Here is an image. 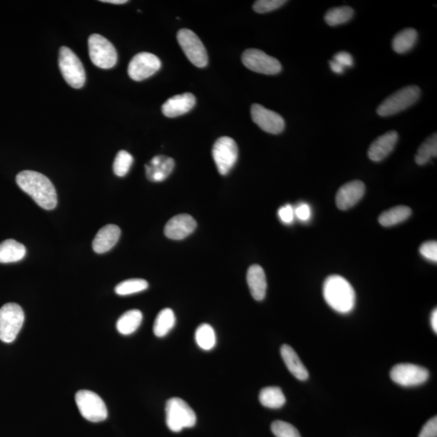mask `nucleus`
<instances>
[{
	"instance_id": "obj_1",
	"label": "nucleus",
	"mask_w": 437,
	"mask_h": 437,
	"mask_svg": "<svg viewBox=\"0 0 437 437\" xmlns=\"http://www.w3.org/2000/svg\"><path fill=\"white\" fill-rule=\"evenodd\" d=\"M16 181L19 187L28 194L38 206L49 211L56 207L58 197L55 188L45 175L26 170L18 173Z\"/></svg>"
},
{
	"instance_id": "obj_2",
	"label": "nucleus",
	"mask_w": 437,
	"mask_h": 437,
	"mask_svg": "<svg viewBox=\"0 0 437 437\" xmlns=\"http://www.w3.org/2000/svg\"><path fill=\"white\" fill-rule=\"evenodd\" d=\"M327 303L339 314L351 313L356 306V293L349 282L340 275H330L323 284Z\"/></svg>"
},
{
	"instance_id": "obj_3",
	"label": "nucleus",
	"mask_w": 437,
	"mask_h": 437,
	"mask_svg": "<svg viewBox=\"0 0 437 437\" xmlns=\"http://www.w3.org/2000/svg\"><path fill=\"white\" fill-rule=\"evenodd\" d=\"M166 412V425L174 432L181 431L183 429L192 427L196 424V412L182 398H170L165 407Z\"/></svg>"
},
{
	"instance_id": "obj_4",
	"label": "nucleus",
	"mask_w": 437,
	"mask_h": 437,
	"mask_svg": "<svg viewBox=\"0 0 437 437\" xmlns=\"http://www.w3.org/2000/svg\"><path fill=\"white\" fill-rule=\"evenodd\" d=\"M421 90L415 85L407 86L397 91L378 106L377 113L381 117H388L400 113L420 99Z\"/></svg>"
},
{
	"instance_id": "obj_5",
	"label": "nucleus",
	"mask_w": 437,
	"mask_h": 437,
	"mask_svg": "<svg viewBox=\"0 0 437 437\" xmlns=\"http://www.w3.org/2000/svg\"><path fill=\"white\" fill-rule=\"evenodd\" d=\"M58 65L65 81L74 89H80L85 85L86 74L80 58L70 48H60Z\"/></svg>"
},
{
	"instance_id": "obj_6",
	"label": "nucleus",
	"mask_w": 437,
	"mask_h": 437,
	"mask_svg": "<svg viewBox=\"0 0 437 437\" xmlns=\"http://www.w3.org/2000/svg\"><path fill=\"white\" fill-rule=\"evenodd\" d=\"M24 314L21 306L8 303L0 309V340L12 343L23 327Z\"/></svg>"
},
{
	"instance_id": "obj_7",
	"label": "nucleus",
	"mask_w": 437,
	"mask_h": 437,
	"mask_svg": "<svg viewBox=\"0 0 437 437\" xmlns=\"http://www.w3.org/2000/svg\"><path fill=\"white\" fill-rule=\"evenodd\" d=\"M89 52L92 62L102 69H110L118 61L113 44L100 34H92L89 37Z\"/></svg>"
},
{
	"instance_id": "obj_8",
	"label": "nucleus",
	"mask_w": 437,
	"mask_h": 437,
	"mask_svg": "<svg viewBox=\"0 0 437 437\" xmlns=\"http://www.w3.org/2000/svg\"><path fill=\"white\" fill-rule=\"evenodd\" d=\"M76 402L81 415L87 420L98 422L104 421L108 417V411L104 401L94 392L78 391Z\"/></svg>"
},
{
	"instance_id": "obj_9",
	"label": "nucleus",
	"mask_w": 437,
	"mask_h": 437,
	"mask_svg": "<svg viewBox=\"0 0 437 437\" xmlns=\"http://www.w3.org/2000/svg\"><path fill=\"white\" fill-rule=\"evenodd\" d=\"M178 41L185 55L194 66L205 67L208 63V56L205 46L193 31L182 28L178 33Z\"/></svg>"
},
{
	"instance_id": "obj_10",
	"label": "nucleus",
	"mask_w": 437,
	"mask_h": 437,
	"mask_svg": "<svg viewBox=\"0 0 437 437\" xmlns=\"http://www.w3.org/2000/svg\"><path fill=\"white\" fill-rule=\"evenodd\" d=\"M212 157L218 173L226 175L234 166L238 157V148L230 137H221L216 141L212 148Z\"/></svg>"
},
{
	"instance_id": "obj_11",
	"label": "nucleus",
	"mask_w": 437,
	"mask_h": 437,
	"mask_svg": "<svg viewBox=\"0 0 437 437\" xmlns=\"http://www.w3.org/2000/svg\"><path fill=\"white\" fill-rule=\"evenodd\" d=\"M241 60L248 69L264 75H276L282 71L278 60L257 49H248L243 53Z\"/></svg>"
},
{
	"instance_id": "obj_12",
	"label": "nucleus",
	"mask_w": 437,
	"mask_h": 437,
	"mask_svg": "<svg viewBox=\"0 0 437 437\" xmlns=\"http://www.w3.org/2000/svg\"><path fill=\"white\" fill-rule=\"evenodd\" d=\"M162 67L160 58L148 52L135 55L128 66V75L135 81H142L153 76Z\"/></svg>"
},
{
	"instance_id": "obj_13",
	"label": "nucleus",
	"mask_w": 437,
	"mask_h": 437,
	"mask_svg": "<svg viewBox=\"0 0 437 437\" xmlns=\"http://www.w3.org/2000/svg\"><path fill=\"white\" fill-rule=\"evenodd\" d=\"M429 377V372L425 368L412 363L397 364L391 371L393 382L405 387L422 385Z\"/></svg>"
},
{
	"instance_id": "obj_14",
	"label": "nucleus",
	"mask_w": 437,
	"mask_h": 437,
	"mask_svg": "<svg viewBox=\"0 0 437 437\" xmlns=\"http://www.w3.org/2000/svg\"><path fill=\"white\" fill-rule=\"evenodd\" d=\"M251 117L252 121L267 133L278 135L285 128L283 117L259 104L252 105Z\"/></svg>"
},
{
	"instance_id": "obj_15",
	"label": "nucleus",
	"mask_w": 437,
	"mask_h": 437,
	"mask_svg": "<svg viewBox=\"0 0 437 437\" xmlns=\"http://www.w3.org/2000/svg\"><path fill=\"white\" fill-rule=\"evenodd\" d=\"M197 227L194 218L187 214H181L169 220L164 227V234L169 239L182 240L191 235Z\"/></svg>"
},
{
	"instance_id": "obj_16",
	"label": "nucleus",
	"mask_w": 437,
	"mask_h": 437,
	"mask_svg": "<svg viewBox=\"0 0 437 437\" xmlns=\"http://www.w3.org/2000/svg\"><path fill=\"white\" fill-rule=\"evenodd\" d=\"M366 192L361 181H352L340 187L336 194V205L340 210L346 211L359 203Z\"/></svg>"
},
{
	"instance_id": "obj_17",
	"label": "nucleus",
	"mask_w": 437,
	"mask_h": 437,
	"mask_svg": "<svg viewBox=\"0 0 437 437\" xmlns=\"http://www.w3.org/2000/svg\"><path fill=\"white\" fill-rule=\"evenodd\" d=\"M398 140L395 130L388 131L373 141L368 151V157L374 162H381L395 149Z\"/></svg>"
},
{
	"instance_id": "obj_18",
	"label": "nucleus",
	"mask_w": 437,
	"mask_h": 437,
	"mask_svg": "<svg viewBox=\"0 0 437 437\" xmlns=\"http://www.w3.org/2000/svg\"><path fill=\"white\" fill-rule=\"evenodd\" d=\"M196 99L192 94H179L171 97L162 105V112L168 118H176L191 111L196 105Z\"/></svg>"
},
{
	"instance_id": "obj_19",
	"label": "nucleus",
	"mask_w": 437,
	"mask_h": 437,
	"mask_svg": "<svg viewBox=\"0 0 437 437\" xmlns=\"http://www.w3.org/2000/svg\"><path fill=\"white\" fill-rule=\"evenodd\" d=\"M174 160L165 155H157L145 164L146 175L151 182H160L164 181L174 169Z\"/></svg>"
},
{
	"instance_id": "obj_20",
	"label": "nucleus",
	"mask_w": 437,
	"mask_h": 437,
	"mask_svg": "<svg viewBox=\"0 0 437 437\" xmlns=\"http://www.w3.org/2000/svg\"><path fill=\"white\" fill-rule=\"evenodd\" d=\"M121 236V230L115 225H107L101 228L92 241V249L96 254H105L114 248Z\"/></svg>"
},
{
	"instance_id": "obj_21",
	"label": "nucleus",
	"mask_w": 437,
	"mask_h": 437,
	"mask_svg": "<svg viewBox=\"0 0 437 437\" xmlns=\"http://www.w3.org/2000/svg\"><path fill=\"white\" fill-rule=\"evenodd\" d=\"M247 283L255 300L261 301L266 293V278L264 270L259 265H252L247 272Z\"/></svg>"
},
{
	"instance_id": "obj_22",
	"label": "nucleus",
	"mask_w": 437,
	"mask_h": 437,
	"mask_svg": "<svg viewBox=\"0 0 437 437\" xmlns=\"http://www.w3.org/2000/svg\"><path fill=\"white\" fill-rule=\"evenodd\" d=\"M281 357L286 368L293 375L300 381H306L309 378V372L305 367L298 354L289 345H283L280 349Z\"/></svg>"
},
{
	"instance_id": "obj_23",
	"label": "nucleus",
	"mask_w": 437,
	"mask_h": 437,
	"mask_svg": "<svg viewBox=\"0 0 437 437\" xmlns=\"http://www.w3.org/2000/svg\"><path fill=\"white\" fill-rule=\"evenodd\" d=\"M26 247L22 243L9 239L0 243V264H11L24 259Z\"/></svg>"
},
{
	"instance_id": "obj_24",
	"label": "nucleus",
	"mask_w": 437,
	"mask_h": 437,
	"mask_svg": "<svg viewBox=\"0 0 437 437\" xmlns=\"http://www.w3.org/2000/svg\"><path fill=\"white\" fill-rule=\"evenodd\" d=\"M418 39V33L415 28H407L397 33L393 38V50L397 53H406L415 46Z\"/></svg>"
},
{
	"instance_id": "obj_25",
	"label": "nucleus",
	"mask_w": 437,
	"mask_h": 437,
	"mask_svg": "<svg viewBox=\"0 0 437 437\" xmlns=\"http://www.w3.org/2000/svg\"><path fill=\"white\" fill-rule=\"evenodd\" d=\"M143 314L138 309H131L121 316L117 322V329L123 335L133 334L142 323Z\"/></svg>"
},
{
	"instance_id": "obj_26",
	"label": "nucleus",
	"mask_w": 437,
	"mask_h": 437,
	"mask_svg": "<svg viewBox=\"0 0 437 437\" xmlns=\"http://www.w3.org/2000/svg\"><path fill=\"white\" fill-rule=\"evenodd\" d=\"M411 214L412 210L409 207L397 206L384 212L378 221L384 227L395 226L406 221Z\"/></svg>"
},
{
	"instance_id": "obj_27",
	"label": "nucleus",
	"mask_w": 437,
	"mask_h": 437,
	"mask_svg": "<svg viewBox=\"0 0 437 437\" xmlns=\"http://www.w3.org/2000/svg\"><path fill=\"white\" fill-rule=\"evenodd\" d=\"M259 401L264 406L278 409L285 404L286 398L280 387L269 386L260 391Z\"/></svg>"
},
{
	"instance_id": "obj_28",
	"label": "nucleus",
	"mask_w": 437,
	"mask_h": 437,
	"mask_svg": "<svg viewBox=\"0 0 437 437\" xmlns=\"http://www.w3.org/2000/svg\"><path fill=\"white\" fill-rule=\"evenodd\" d=\"M176 323V318L171 309H164L158 314L155 320L153 332L155 336L162 338L167 335Z\"/></svg>"
},
{
	"instance_id": "obj_29",
	"label": "nucleus",
	"mask_w": 437,
	"mask_h": 437,
	"mask_svg": "<svg viewBox=\"0 0 437 437\" xmlns=\"http://www.w3.org/2000/svg\"><path fill=\"white\" fill-rule=\"evenodd\" d=\"M437 155V135L435 133L427 138L418 148L415 157V162L419 165H425L431 158Z\"/></svg>"
},
{
	"instance_id": "obj_30",
	"label": "nucleus",
	"mask_w": 437,
	"mask_h": 437,
	"mask_svg": "<svg viewBox=\"0 0 437 437\" xmlns=\"http://www.w3.org/2000/svg\"><path fill=\"white\" fill-rule=\"evenodd\" d=\"M354 10L348 6L329 9L325 15V21L329 26H337L347 23L354 17Z\"/></svg>"
},
{
	"instance_id": "obj_31",
	"label": "nucleus",
	"mask_w": 437,
	"mask_h": 437,
	"mask_svg": "<svg viewBox=\"0 0 437 437\" xmlns=\"http://www.w3.org/2000/svg\"><path fill=\"white\" fill-rule=\"evenodd\" d=\"M196 340L199 348L210 351L216 346V333L210 325L202 324L196 329Z\"/></svg>"
},
{
	"instance_id": "obj_32",
	"label": "nucleus",
	"mask_w": 437,
	"mask_h": 437,
	"mask_svg": "<svg viewBox=\"0 0 437 437\" xmlns=\"http://www.w3.org/2000/svg\"><path fill=\"white\" fill-rule=\"evenodd\" d=\"M148 288L147 281L142 279H131L121 282L116 286L115 293L119 295L138 293Z\"/></svg>"
},
{
	"instance_id": "obj_33",
	"label": "nucleus",
	"mask_w": 437,
	"mask_h": 437,
	"mask_svg": "<svg viewBox=\"0 0 437 437\" xmlns=\"http://www.w3.org/2000/svg\"><path fill=\"white\" fill-rule=\"evenodd\" d=\"M134 162V158L126 151L121 150L117 154L113 164V170L116 176L124 177L128 173Z\"/></svg>"
},
{
	"instance_id": "obj_34",
	"label": "nucleus",
	"mask_w": 437,
	"mask_h": 437,
	"mask_svg": "<svg viewBox=\"0 0 437 437\" xmlns=\"http://www.w3.org/2000/svg\"><path fill=\"white\" fill-rule=\"evenodd\" d=\"M271 431L276 437H301L293 425L281 420L272 422Z\"/></svg>"
},
{
	"instance_id": "obj_35",
	"label": "nucleus",
	"mask_w": 437,
	"mask_h": 437,
	"mask_svg": "<svg viewBox=\"0 0 437 437\" xmlns=\"http://www.w3.org/2000/svg\"><path fill=\"white\" fill-rule=\"evenodd\" d=\"M286 3L285 0H257L252 8L257 13H267L280 8Z\"/></svg>"
},
{
	"instance_id": "obj_36",
	"label": "nucleus",
	"mask_w": 437,
	"mask_h": 437,
	"mask_svg": "<svg viewBox=\"0 0 437 437\" xmlns=\"http://www.w3.org/2000/svg\"><path fill=\"white\" fill-rule=\"evenodd\" d=\"M421 255L431 262H437V242L436 241H427L420 248Z\"/></svg>"
},
{
	"instance_id": "obj_37",
	"label": "nucleus",
	"mask_w": 437,
	"mask_h": 437,
	"mask_svg": "<svg viewBox=\"0 0 437 437\" xmlns=\"http://www.w3.org/2000/svg\"><path fill=\"white\" fill-rule=\"evenodd\" d=\"M419 437H437L436 416L426 422L420 431Z\"/></svg>"
},
{
	"instance_id": "obj_38",
	"label": "nucleus",
	"mask_w": 437,
	"mask_h": 437,
	"mask_svg": "<svg viewBox=\"0 0 437 437\" xmlns=\"http://www.w3.org/2000/svg\"><path fill=\"white\" fill-rule=\"evenodd\" d=\"M278 216L281 221L284 223H293L295 216L294 208L289 204H286L279 209Z\"/></svg>"
},
{
	"instance_id": "obj_39",
	"label": "nucleus",
	"mask_w": 437,
	"mask_h": 437,
	"mask_svg": "<svg viewBox=\"0 0 437 437\" xmlns=\"http://www.w3.org/2000/svg\"><path fill=\"white\" fill-rule=\"evenodd\" d=\"M294 213L295 216L298 217L300 221L303 222L310 220L311 215H312L310 207L306 203L299 204V205L294 209Z\"/></svg>"
},
{
	"instance_id": "obj_40",
	"label": "nucleus",
	"mask_w": 437,
	"mask_h": 437,
	"mask_svg": "<svg viewBox=\"0 0 437 437\" xmlns=\"http://www.w3.org/2000/svg\"><path fill=\"white\" fill-rule=\"evenodd\" d=\"M334 61L339 63L344 68L352 67L354 65V60L352 55L349 53L342 51L336 53L334 57Z\"/></svg>"
},
{
	"instance_id": "obj_41",
	"label": "nucleus",
	"mask_w": 437,
	"mask_h": 437,
	"mask_svg": "<svg viewBox=\"0 0 437 437\" xmlns=\"http://www.w3.org/2000/svg\"><path fill=\"white\" fill-rule=\"evenodd\" d=\"M329 65L332 70L336 74H343L344 72L345 68L340 65L339 63L332 60L329 62Z\"/></svg>"
},
{
	"instance_id": "obj_42",
	"label": "nucleus",
	"mask_w": 437,
	"mask_h": 437,
	"mask_svg": "<svg viewBox=\"0 0 437 437\" xmlns=\"http://www.w3.org/2000/svg\"><path fill=\"white\" fill-rule=\"evenodd\" d=\"M431 325L432 329L436 334L437 333V310L436 309L434 310L431 316Z\"/></svg>"
},
{
	"instance_id": "obj_43",
	"label": "nucleus",
	"mask_w": 437,
	"mask_h": 437,
	"mask_svg": "<svg viewBox=\"0 0 437 437\" xmlns=\"http://www.w3.org/2000/svg\"><path fill=\"white\" fill-rule=\"evenodd\" d=\"M101 2L113 4H124L128 1H126V0H101Z\"/></svg>"
}]
</instances>
